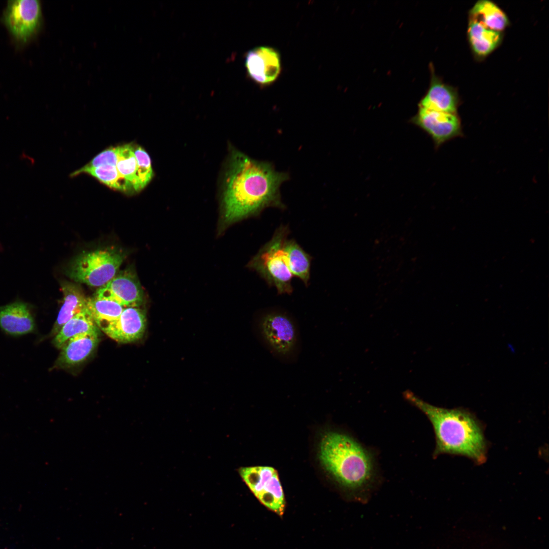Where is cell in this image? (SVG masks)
Wrapping results in <instances>:
<instances>
[{
    "label": "cell",
    "instance_id": "obj_1",
    "mask_svg": "<svg viewBox=\"0 0 549 549\" xmlns=\"http://www.w3.org/2000/svg\"><path fill=\"white\" fill-rule=\"evenodd\" d=\"M288 178L287 173L276 171L272 163L233 150L223 193L224 224L257 216L267 207L284 208L280 189Z\"/></svg>",
    "mask_w": 549,
    "mask_h": 549
},
{
    "label": "cell",
    "instance_id": "obj_2",
    "mask_svg": "<svg viewBox=\"0 0 549 549\" xmlns=\"http://www.w3.org/2000/svg\"><path fill=\"white\" fill-rule=\"evenodd\" d=\"M404 396L431 422L436 443L435 458L447 453L467 456L478 464L485 462L487 444L483 427L471 412L462 408L449 409L435 406L410 391H405Z\"/></svg>",
    "mask_w": 549,
    "mask_h": 549
},
{
    "label": "cell",
    "instance_id": "obj_3",
    "mask_svg": "<svg viewBox=\"0 0 549 549\" xmlns=\"http://www.w3.org/2000/svg\"><path fill=\"white\" fill-rule=\"evenodd\" d=\"M319 457L325 470L358 500H364L375 477L371 453L353 437L338 432L326 433Z\"/></svg>",
    "mask_w": 549,
    "mask_h": 549
},
{
    "label": "cell",
    "instance_id": "obj_4",
    "mask_svg": "<svg viewBox=\"0 0 549 549\" xmlns=\"http://www.w3.org/2000/svg\"><path fill=\"white\" fill-rule=\"evenodd\" d=\"M289 233L288 227L281 226L272 238L254 256L248 264L267 283L274 287L279 294H290L293 277L285 249Z\"/></svg>",
    "mask_w": 549,
    "mask_h": 549
},
{
    "label": "cell",
    "instance_id": "obj_5",
    "mask_svg": "<svg viewBox=\"0 0 549 549\" xmlns=\"http://www.w3.org/2000/svg\"><path fill=\"white\" fill-rule=\"evenodd\" d=\"M124 258L122 252L110 248L83 252L72 261L67 273L77 283L101 287L117 273Z\"/></svg>",
    "mask_w": 549,
    "mask_h": 549
},
{
    "label": "cell",
    "instance_id": "obj_6",
    "mask_svg": "<svg viewBox=\"0 0 549 549\" xmlns=\"http://www.w3.org/2000/svg\"><path fill=\"white\" fill-rule=\"evenodd\" d=\"M238 472L258 500L266 507L282 516L285 500L276 470L269 466L242 467Z\"/></svg>",
    "mask_w": 549,
    "mask_h": 549
},
{
    "label": "cell",
    "instance_id": "obj_7",
    "mask_svg": "<svg viewBox=\"0 0 549 549\" xmlns=\"http://www.w3.org/2000/svg\"><path fill=\"white\" fill-rule=\"evenodd\" d=\"M259 328L261 337L273 354L288 357L296 351L297 329L287 314L278 312L265 314L260 319Z\"/></svg>",
    "mask_w": 549,
    "mask_h": 549
},
{
    "label": "cell",
    "instance_id": "obj_8",
    "mask_svg": "<svg viewBox=\"0 0 549 549\" xmlns=\"http://www.w3.org/2000/svg\"><path fill=\"white\" fill-rule=\"evenodd\" d=\"M42 17L39 1L18 0L8 2L3 19L13 38L18 42L25 44L39 30Z\"/></svg>",
    "mask_w": 549,
    "mask_h": 549
},
{
    "label": "cell",
    "instance_id": "obj_9",
    "mask_svg": "<svg viewBox=\"0 0 549 549\" xmlns=\"http://www.w3.org/2000/svg\"><path fill=\"white\" fill-rule=\"evenodd\" d=\"M411 121L429 134L437 147L462 134L461 120L455 113L419 107Z\"/></svg>",
    "mask_w": 549,
    "mask_h": 549
},
{
    "label": "cell",
    "instance_id": "obj_10",
    "mask_svg": "<svg viewBox=\"0 0 549 549\" xmlns=\"http://www.w3.org/2000/svg\"><path fill=\"white\" fill-rule=\"evenodd\" d=\"M95 296L114 300L124 308L139 307L144 300L143 291L138 278L130 269L117 273L100 287Z\"/></svg>",
    "mask_w": 549,
    "mask_h": 549
},
{
    "label": "cell",
    "instance_id": "obj_11",
    "mask_svg": "<svg viewBox=\"0 0 549 549\" xmlns=\"http://www.w3.org/2000/svg\"><path fill=\"white\" fill-rule=\"evenodd\" d=\"M245 65L249 77L261 86L275 81L281 71L280 55L269 46H259L249 50L245 56Z\"/></svg>",
    "mask_w": 549,
    "mask_h": 549
},
{
    "label": "cell",
    "instance_id": "obj_12",
    "mask_svg": "<svg viewBox=\"0 0 549 549\" xmlns=\"http://www.w3.org/2000/svg\"><path fill=\"white\" fill-rule=\"evenodd\" d=\"M97 325L115 341L130 343L143 337L146 325V313L139 307L125 308L116 320Z\"/></svg>",
    "mask_w": 549,
    "mask_h": 549
},
{
    "label": "cell",
    "instance_id": "obj_13",
    "mask_svg": "<svg viewBox=\"0 0 549 549\" xmlns=\"http://www.w3.org/2000/svg\"><path fill=\"white\" fill-rule=\"evenodd\" d=\"M0 328L12 336L33 332L35 321L28 303L15 301L0 307Z\"/></svg>",
    "mask_w": 549,
    "mask_h": 549
},
{
    "label": "cell",
    "instance_id": "obj_14",
    "mask_svg": "<svg viewBox=\"0 0 549 549\" xmlns=\"http://www.w3.org/2000/svg\"><path fill=\"white\" fill-rule=\"evenodd\" d=\"M98 341V329L71 338L61 348L55 366L69 368L82 362L93 352Z\"/></svg>",
    "mask_w": 549,
    "mask_h": 549
},
{
    "label": "cell",
    "instance_id": "obj_15",
    "mask_svg": "<svg viewBox=\"0 0 549 549\" xmlns=\"http://www.w3.org/2000/svg\"><path fill=\"white\" fill-rule=\"evenodd\" d=\"M458 99L453 89L433 76L425 95L419 103V107L440 112L455 113Z\"/></svg>",
    "mask_w": 549,
    "mask_h": 549
},
{
    "label": "cell",
    "instance_id": "obj_16",
    "mask_svg": "<svg viewBox=\"0 0 549 549\" xmlns=\"http://www.w3.org/2000/svg\"><path fill=\"white\" fill-rule=\"evenodd\" d=\"M61 288L63 303L52 330V334H56L65 323L86 307L87 298L79 286L64 282L61 284Z\"/></svg>",
    "mask_w": 549,
    "mask_h": 549
},
{
    "label": "cell",
    "instance_id": "obj_17",
    "mask_svg": "<svg viewBox=\"0 0 549 549\" xmlns=\"http://www.w3.org/2000/svg\"><path fill=\"white\" fill-rule=\"evenodd\" d=\"M117 159L114 165L125 181L129 195L135 194L143 189L139 175L137 161L134 152V143L117 146Z\"/></svg>",
    "mask_w": 549,
    "mask_h": 549
},
{
    "label": "cell",
    "instance_id": "obj_18",
    "mask_svg": "<svg viewBox=\"0 0 549 549\" xmlns=\"http://www.w3.org/2000/svg\"><path fill=\"white\" fill-rule=\"evenodd\" d=\"M468 36L473 51L480 56L492 52L499 44L502 38L500 32L490 29L472 19L468 25Z\"/></svg>",
    "mask_w": 549,
    "mask_h": 549
},
{
    "label": "cell",
    "instance_id": "obj_19",
    "mask_svg": "<svg viewBox=\"0 0 549 549\" xmlns=\"http://www.w3.org/2000/svg\"><path fill=\"white\" fill-rule=\"evenodd\" d=\"M471 19L475 20L485 27L498 32L503 30L508 24V19L504 12L495 3L489 0L477 1L470 12Z\"/></svg>",
    "mask_w": 549,
    "mask_h": 549
},
{
    "label": "cell",
    "instance_id": "obj_20",
    "mask_svg": "<svg viewBox=\"0 0 549 549\" xmlns=\"http://www.w3.org/2000/svg\"><path fill=\"white\" fill-rule=\"evenodd\" d=\"M98 329L90 312L86 308L65 323L53 340V344L60 348L71 338Z\"/></svg>",
    "mask_w": 549,
    "mask_h": 549
},
{
    "label": "cell",
    "instance_id": "obj_21",
    "mask_svg": "<svg viewBox=\"0 0 549 549\" xmlns=\"http://www.w3.org/2000/svg\"><path fill=\"white\" fill-rule=\"evenodd\" d=\"M285 249L292 274L308 285L310 278L311 256L293 239L287 240Z\"/></svg>",
    "mask_w": 549,
    "mask_h": 549
},
{
    "label": "cell",
    "instance_id": "obj_22",
    "mask_svg": "<svg viewBox=\"0 0 549 549\" xmlns=\"http://www.w3.org/2000/svg\"><path fill=\"white\" fill-rule=\"evenodd\" d=\"M86 306L97 325L116 320L125 308L114 300L95 296L87 298Z\"/></svg>",
    "mask_w": 549,
    "mask_h": 549
},
{
    "label": "cell",
    "instance_id": "obj_23",
    "mask_svg": "<svg viewBox=\"0 0 549 549\" xmlns=\"http://www.w3.org/2000/svg\"><path fill=\"white\" fill-rule=\"evenodd\" d=\"M81 173L89 174L107 186L129 195L127 186L114 165L106 164L97 167L84 166L71 175L75 176Z\"/></svg>",
    "mask_w": 549,
    "mask_h": 549
},
{
    "label": "cell",
    "instance_id": "obj_24",
    "mask_svg": "<svg viewBox=\"0 0 549 549\" xmlns=\"http://www.w3.org/2000/svg\"><path fill=\"white\" fill-rule=\"evenodd\" d=\"M134 152L139 168V175L142 189L151 180L154 172L150 158L147 152L140 146L134 144Z\"/></svg>",
    "mask_w": 549,
    "mask_h": 549
}]
</instances>
